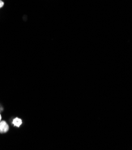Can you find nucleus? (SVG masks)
Instances as JSON below:
<instances>
[{
  "label": "nucleus",
  "mask_w": 132,
  "mask_h": 150,
  "mask_svg": "<svg viewBox=\"0 0 132 150\" xmlns=\"http://www.w3.org/2000/svg\"><path fill=\"white\" fill-rule=\"evenodd\" d=\"M13 124L16 126L17 127V128H19V127L22 124V120L21 119L19 118V117H16L15 119H13Z\"/></svg>",
  "instance_id": "f03ea898"
},
{
  "label": "nucleus",
  "mask_w": 132,
  "mask_h": 150,
  "mask_svg": "<svg viewBox=\"0 0 132 150\" xmlns=\"http://www.w3.org/2000/svg\"><path fill=\"white\" fill-rule=\"evenodd\" d=\"M4 4V2L3 1H1V0H0V8L3 7Z\"/></svg>",
  "instance_id": "7ed1b4c3"
},
{
  "label": "nucleus",
  "mask_w": 132,
  "mask_h": 150,
  "mask_svg": "<svg viewBox=\"0 0 132 150\" xmlns=\"http://www.w3.org/2000/svg\"><path fill=\"white\" fill-rule=\"evenodd\" d=\"M9 130V126L4 120L0 121V133L3 134Z\"/></svg>",
  "instance_id": "f257e3e1"
},
{
  "label": "nucleus",
  "mask_w": 132,
  "mask_h": 150,
  "mask_svg": "<svg viewBox=\"0 0 132 150\" xmlns=\"http://www.w3.org/2000/svg\"><path fill=\"white\" fill-rule=\"evenodd\" d=\"M1 119H2V117H1V115L0 114V121H1Z\"/></svg>",
  "instance_id": "20e7f679"
}]
</instances>
